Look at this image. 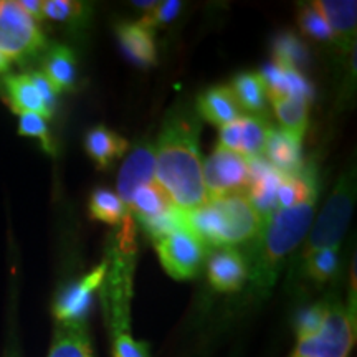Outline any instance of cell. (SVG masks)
I'll return each instance as SVG.
<instances>
[{
    "mask_svg": "<svg viewBox=\"0 0 357 357\" xmlns=\"http://www.w3.org/2000/svg\"><path fill=\"white\" fill-rule=\"evenodd\" d=\"M200 124L192 113H171L155 144L154 182L162 187L174 207L184 212L208 200L202 177Z\"/></svg>",
    "mask_w": 357,
    "mask_h": 357,
    "instance_id": "obj_1",
    "label": "cell"
},
{
    "mask_svg": "<svg viewBox=\"0 0 357 357\" xmlns=\"http://www.w3.org/2000/svg\"><path fill=\"white\" fill-rule=\"evenodd\" d=\"M312 215L314 202H307L291 208H278L266 218L261 231L252 242L247 261L253 291L263 293L273 287L284 258L305 238Z\"/></svg>",
    "mask_w": 357,
    "mask_h": 357,
    "instance_id": "obj_2",
    "label": "cell"
},
{
    "mask_svg": "<svg viewBox=\"0 0 357 357\" xmlns=\"http://www.w3.org/2000/svg\"><path fill=\"white\" fill-rule=\"evenodd\" d=\"M263 220L245 194L208 199L199 208L187 212V225L211 248H234L253 242Z\"/></svg>",
    "mask_w": 357,
    "mask_h": 357,
    "instance_id": "obj_3",
    "label": "cell"
},
{
    "mask_svg": "<svg viewBox=\"0 0 357 357\" xmlns=\"http://www.w3.org/2000/svg\"><path fill=\"white\" fill-rule=\"evenodd\" d=\"M356 199V176L354 169L344 174L334 187L331 197L316 222L312 234L307 238L303 257L323 248H339L347 225H349L352 208Z\"/></svg>",
    "mask_w": 357,
    "mask_h": 357,
    "instance_id": "obj_4",
    "label": "cell"
},
{
    "mask_svg": "<svg viewBox=\"0 0 357 357\" xmlns=\"http://www.w3.org/2000/svg\"><path fill=\"white\" fill-rule=\"evenodd\" d=\"M47 48L42 30L15 0L0 3V53L8 60H24Z\"/></svg>",
    "mask_w": 357,
    "mask_h": 357,
    "instance_id": "obj_5",
    "label": "cell"
},
{
    "mask_svg": "<svg viewBox=\"0 0 357 357\" xmlns=\"http://www.w3.org/2000/svg\"><path fill=\"white\" fill-rule=\"evenodd\" d=\"M155 250L164 270L176 280H190L199 275L208 247L190 229H181L155 240Z\"/></svg>",
    "mask_w": 357,
    "mask_h": 357,
    "instance_id": "obj_6",
    "label": "cell"
},
{
    "mask_svg": "<svg viewBox=\"0 0 357 357\" xmlns=\"http://www.w3.org/2000/svg\"><path fill=\"white\" fill-rule=\"evenodd\" d=\"M204 185L208 199L245 194L250 185V159L217 146L202 167Z\"/></svg>",
    "mask_w": 357,
    "mask_h": 357,
    "instance_id": "obj_7",
    "label": "cell"
},
{
    "mask_svg": "<svg viewBox=\"0 0 357 357\" xmlns=\"http://www.w3.org/2000/svg\"><path fill=\"white\" fill-rule=\"evenodd\" d=\"M106 270H108V260L56 294L53 303V316L58 324H84V318L91 307L93 294L98 288H101Z\"/></svg>",
    "mask_w": 357,
    "mask_h": 357,
    "instance_id": "obj_8",
    "label": "cell"
},
{
    "mask_svg": "<svg viewBox=\"0 0 357 357\" xmlns=\"http://www.w3.org/2000/svg\"><path fill=\"white\" fill-rule=\"evenodd\" d=\"M155 174V146L151 142H141L131 151L124 160L118 176V197L123 204L131 202L132 195L141 185L154 181Z\"/></svg>",
    "mask_w": 357,
    "mask_h": 357,
    "instance_id": "obj_9",
    "label": "cell"
},
{
    "mask_svg": "<svg viewBox=\"0 0 357 357\" xmlns=\"http://www.w3.org/2000/svg\"><path fill=\"white\" fill-rule=\"evenodd\" d=\"M250 172L252 177H250L247 197L263 220H266L278 211L276 192L283 174L270 166V162L263 158L250 159Z\"/></svg>",
    "mask_w": 357,
    "mask_h": 357,
    "instance_id": "obj_10",
    "label": "cell"
},
{
    "mask_svg": "<svg viewBox=\"0 0 357 357\" xmlns=\"http://www.w3.org/2000/svg\"><path fill=\"white\" fill-rule=\"evenodd\" d=\"M208 281L217 291L234 293L243 288L248 278L247 260L235 248H218L207 265Z\"/></svg>",
    "mask_w": 357,
    "mask_h": 357,
    "instance_id": "obj_11",
    "label": "cell"
},
{
    "mask_svg": "<svg viewBox=\"0 0 357 357\" xmlns=\"http://www.w3.org/2000/svg\"><path fill=\"white\" fill-rule=\"evenodd\" d=\"M333 32L334 42L347 53L356 40L357 3L354 0H318L312 2Z\"/></svg>",
    "mask_w": 357,
    "mask_h": 357,
    "instance_id": "obj_12",
    "label": "cell"
},
{
    "mask_svg": "<svg viewBox=\"0 0 357 357\" xmlns=\"http://www.w3.org/2000/svg\"><path fill=\"white\" fill-rule=\"evenodd\" d=\"M263 154H266L270 166L284 176L296 174L303 169L301 137L284 129H271Z\"/></svg>",
    "mask_w": 357,
    "mask_h": 357,
    "instance_id": "obj_13",
    "label": "cell"
},
{
    "mask_svg": "<svg viewBox=\"0 0 357 357\" xmlns=\"http://www.w3.org/2000/svg\"><path fill=\"white\" fill-rule=\"evenodd\" d=\"M261 78L265 83L266 96L273 98H296L306 102L311 101L312 88L306 82V78L300 73V70L281 68L276 65H268L263 70Z\"/></svg>",
    "mask_w": 357,
    "mask_h": 357,
    "instance_id": "obj_14",
    "label": "cell"
},
{
    "mask_svg": "<svg viewBox=\"0 0 357 357\" xmlns=\"http://www.w3.org/2000/svg\"><path fill=\"white\" fill-rule=\"evenodd\" d=\"M3 84H6V101L13 113L19 116L25 113H35L43 116L45 119L52 118L47 108H45L42 96H40L30 73L7 75Z\"/></svg>",
    "mask_w": 357,
    "mask_h": 357,
    "instance_id": "obj_15",
    "label": "cell"
},
{
    "mask_svg": "<svg viewBox=\"0 0 357 357\" xmlns=\"http://www.w3.org/2000/svg\"><path fill=\"white\" fill-rule=\"evenodd\" d=\"M40 73L48 79L56 93L73 89L77 82V61H75L73 52L63 45L48 48Z\"/></svg>",
    "mask_w": 357,
    "mask_h": 357,
    "instance_id": "obj_16",
    "label": "cell"
},
{
    "mask_svg": "<svg viewBox=\"0 0 357 357\" xmlns=\"http://www.w3.org/2000/svg\"><path fill=\"white\" fill-rule=\"evenodd\" d=\"M199 114L213 126H225L240 118V106L229 86L207 89L197 101Z\"/></svg>",
    "mask_w": 357,
    "mask_h": 357,
    "instance_id": "obj_17",
    "label": "cell"
},
{
    "mask_svg": "<svg viewBox=\"0 0 357 357\" xmlns=\"http://www.w3.org/2000/svg\"><path fill=\"white\" fill-rule=\"evenodd\" d=\"M316 177L311 169H301L296 174H288L281 177V182L276 192L278 208H291L296 205L316 202Z\"/></svg>",
    "mask_w": 357,
    "mask_h": 357,
    "instance_id": "obj_18",
    "label": "cell"
},
{
    "mask_svg": "<svg viewBox=\"0 0 357 357\" xmlns=\"http://www.w3.org/2000/svg\"><path fill=\"white\" fill-rule=\"evenodd\" d=\"M116 32L129 60L142 66L155 63V43L151 30L139 24H119Z\"/></svg>",
    "mask_w": 357,
    "mask_h": 357,
    "instance_id": "obj_19",
    "label": "cell"
},
{
    "mask_svg": "<svg viewBox=\"0 0 357 357\" xmlns=\"http://www.w3.org/2000/svg\"><path fill=\"white\" fill-rule=\"evenodd\" d=\"M172 207L174 204L169 199V195L164 192L162 187L153 181L149 184L141 185L136 190L128 205V212L136 217L137 222L142 223L164 215Z\"/></svg>",
    "mask_w": 357,
    "mask_h": 357,
    "instance_id": "obj_20",
    "label": "cell"
},
{
    "mask_svg": "<svg viewBox=\"0 0 357 357\" xmlns=\"http://www.w3.org/2000/svg\"><path fill=\"white\" fill-rule=\"evenodd\" d=\"M48 357H95L84 324H56Z\"/></svg>",
    "mask_w": 357,
    "mask_h": 357,
    "instance_id": "obj_21",
    "label": "cell"
},
{
    "mask_svg": "<svg viewBox=\"0 0 357 357\" xmlns=\"http://www.w3.org/2000/svg\"><path fill=\"white\" fill-rule=\"evenodd\" d=\"M84 147H86L89 158L95 160L101 169H105L114 159L121 158L126 153L128 142L116 132L109 131L108 128L96 126L86 134Z\"/></svg>",
    "mask_w": 357,
    "mask_h": 357,
    "instance_id": "obj_22",
    "label": "cell"
},
{
    "mask_svg": "<svg viewBox=\"0 0 357 357\" xmlns=\"http://www.w3.org/2000/svg\"><path fill=\"white\" fill-rule=\"evenodd\" d=\"M270 124L260 116H242L240 118V147L238 154L247 159L261 158L265 153L268 136L271 132Z\"/></svg>",
    "mask_w": 357,
    "mask_h": 357,
    "instance_id": "obj_23",
    "label": "cell"
},
{
    "mask_svg": "<svg viewBox=\"0 0 357 357\" xmlns=\"http://www.w3.org/2000/svg\"><path fill=\"white\" fill-rule=\"evenodd\" d=\"M235 100L240 109H247L250 113H258L265 108V83L260 73H242L234 79Z\"/></svg>",
    "mask_w": 357,
    "mask_h": 357,
    "instance_id": "obj_24",
    "label": "cell"
},
{
    "mask_svg": "<svg viewBox=\"0 0 357 357\" xmlns=\"http://www.w3.org/2000/svg\"><path fill=\"white\" fill-rule=\"evenodd\" d=\"M275 114L284 131L303 137L307 128V105L310 102L296 98H273L271 100Z\"/></svg>",
    "mask_w": 357,
    "mask_h": 357,
    "instance_id": "obj_25",
    "label": "cell"
},
{
    "mask_svg": "<svg viewBox=\"0 0 357 357\" xmlns=\"http://www.w3.org/2000/svg\"><path fill=\"white\" fill-rule=\"evenodd\" d=\"M89 213L95 220L109 223V225H119L128 213V208L114 192L98 189L93 192L91 199H89Z\"/></svg>",
    "mask_w": 357,
    "mask_h": 357,
    "instance_id": "obj_26",
    "label": "cell"
},
{
    "mask_svg": "<svg viewBox=\"0 0 357 357\" xmlns=\"http://www.w3.org/2000/svg\"><path fill=\"white\" fill-rule=\"evenodd\" d=\"M307 60V50L296 35L281 33L273 45V65L298 70Z\"/></svg>",
    "mask_w": 357,
    "mask_h": 357,
    "instance_id": "obj_27",
    "label": "cell"
},
{
    "mask_svg": "<svg viewBox=\"0 0 357 357\" xmlns=\"http://www.w3.org/2000/svg\"><path fill=\"white\" fill-rule=\"evenodd\" d=\"M303 258H305L306 273L316 283H326L336 275L339 265L337 248H323Z\"/></svg>",
    "mask_w": 357,
    "mask_h": 357,
    "instance_id": "obj_28",
    "label": "cell"
},
{
    "mask_svg": "<svg viewBox=\"0 0 357 357\" xmlns=\"http://www.w3.org/2000/svg\"><path fill=\"white\" fill-rule=\"evenodd\" d=\"M19 134L26 137H37L42 142V147L47 153L53 154L55 147H53V141L50 137V131H48L47 121L43 116L35 113H25L20 114L19 119Z\"/></svg>",
    "mask_w": 357,
    "mask_h": 357,
    "instance_id": "obj_29",
    "label": "cell"
},
{
    "mask_svg": "<svg viewBox=\"0 0 357 357\" xmlns=\"http://www.w3.org/2000/svg\"><path fill=\"white\" fill-rule=\"evenodd\" d=\"M300 26L301 30L310 37L319 40V42H333V32L329 29L328 22L324 20V17L316 10V7L306 6L301 8L300 12Z\"/></svg>",
    "mask_w": 357,
    "mask_h": 357,
    "instance_id": "obj_30",
    "label": "cell"
},
{
    "mask_svg": "<svg viewBox=\"0 0 357 357\" xmlns=\"http://www.w3.org/2000/svg\"><path fill=\"white\" fill-rule=\"evenodd\" d=\"M328 310H329V303H318V305L311 306L310 310L301 312V316L298 318V324H296L298 341L314 336V334L319 331L321 326H323L326 319V314H328Z\"/></svg>",
    "mask_w": 357,
    "mask_h": 357,
    "instance_id": "obj_31",
    "label": "cell"
},
{
    "mask_svg": "<svg viewBox=\"0 0 357 357\" xmlns=\"http://www.w3.org/2000/svg\"><path fill=\"white\" fill-rule=\"evenodd\" d=\"M84 10L82 2L71 0H47L43 2V19L53 22H73L82 17Z\"/></svg>",
    "mask_w": 357,
    "mask_h": 357,
    "instance_id": "obj_32",
    "label": "cell"
},
{
    "mask_svg": "<svg viewBox=\"0 0 357 357\" xmlns=\"http://www.w3.org/2000/svg\"><path fill=\"white\" fill-rule=\"evenodd\" d=\"M181 7L182 3L177 2V0H166V2L155 3V7L151 8L137 24L147 30H153L154 26L169 24V22L176 19L177 13L181 12Z\"/></svg>",
    "mask_w": 357,
    "mask_h": 357,
    "instance_id": "obj_33",
    "label": "cell"
},
{
    "mask_svg": "<svg viewBox=\"0 0 357 357\" xmlns=\"http://www.w3.org/2000/svg\"><path fill=\"white\" fill-rule=\"evenodd\" d=\"M30 77H32L35 86H37L38 93H40V96H42L43 105H45V108H47L48 114L53 116V113H55V108H56L58 93L53 89L52 84L48 83V79L45 78L40 71H32V73H30Z\"/></svg>",
    "mask_w": 357,
    "mask_h": 357,
    "instance_id": "obj_34",
    "label": "cell"
},
{
    "mask_svg": "<svg viewBox=\"0 0 357 357\" xmlns=\"http://www.w3.org/2000/svg\"><path fill=\"white\" fill-rule=\"evenodd\" d=\"M19 6L24 8L29 17H32L35 22L43 20V2L42 0H20Z\"/></svg>",
    "mask_w": 357,
    "mask_h": 357,
    "instance_id": "obj_35",
    "label": "cell"
},
{
    "mask_svg": "<svg viewBox=\"0 0 357 357\" xmlns=\"http://www.w3.org/2000/svg\"><path fill=\"white\" fill-rule=\"evenodd\" d=\"M8 68H10V60L0 53V73H7Z\"/></svg>",
    "mask_w": 357,
    "mask_h": 357,
    "instance_id": "obj_36",
    "label": "cell"
},
{
    "mask_svg": "<svg viewBox=\"0 0 357 357\" xmlns=\"http://www.w3.org/2000/svg\"><path fill=\"white\" fill-rule=\"evenodd\" d=\"M155 3H158V2H134V6L141 7V8H147V10H151V8L155 7Z\"/></svg>",
    "mask_w": 357,
    "mask_h": 357,
    "instance_id": "obj_37",
    "label": "cell"
},
{
    "mask_svg": "<svg viewBox=\"0 0 357 357\" xmlns=\"http://www.w3.org/2000/svg\"><path fill=\"white\" fill-rule=\"evenodd\" d=\"M6 357H20V356H19V352H17L15 349H10V351H8L7 354H6Z\"/></svg>",
    "mask_w": 357,
    "mask_h": 357,
    "instance_id": "obj_38",
    "label": "cell"
},
{
    "mask_svg": "<svg viewBox=\"0 0 357 357\" xmlns=\"http://www.w3.org/2000/svg\"><path fill=\"white\" fill-rule=\"evenodd\" d=\"M0 3H2V0H0Z\"/></svg>",
    "mask_w": 357,
    "mask_h": 357,
    "instance_id": "obj_39",
    "label": "cell"
}]
</instances>
